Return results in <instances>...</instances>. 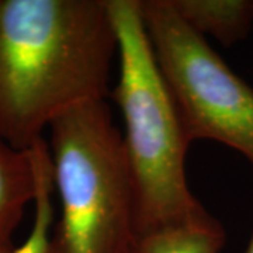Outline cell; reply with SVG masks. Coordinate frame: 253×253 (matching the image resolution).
<instances>
[{
  "label": "cell",
  "mask_w": 253,
  "mask_h": 253,
  "mask_svg": "<svg viewBox=\"0 0 253 253\" xmlns=\"http://www.w3.org/2000/svg\"><path fill=\"white\" fill-rule=\"evenodd\" d=\"M245 253H253V236H252V239H251V242H249V246H248V249H246V252Z\"/></svg>",
  "instance_id": "cell-9"
},
{
  "label": "cell",
  "mask_w": 253,
  "mask_h": 253,
  "mask_svg": "<svg viewBox=\"0 0 253 253\" xmlns=\"http://www.w3.org/2000/svg\"><path fill=\"white\" fill-rule=\"evenodd\" d=\"M118 41L110 97L124 120L123 142L134 193V235L204 221L211 214L186 176L190 142L156 65L139 0H109Z\"/></svg>",
  "instance_id": "cell-2"
},
{
  "label": "cell",
  "mask_w": 253,
  "mask_h": 253,
  "mask_svg": "<svg viewBox=\"0 0 253 253\" xmlns=\"http://www.w3.org/2000/svg\"><path fill=\"white\" fill-rule=\"evenodd\" d=\"M46 148H41L37 152V170H38V187L34 200V219L31 231L26 241L11 253H46L51 226L54 222V173L52 162Z\"/></svg>",
  "instance_id": "cell-8"
},
{
  "label": "cell",
  "mask_w": 253,
  "mask_h": 253,
  "mask_svg": "<svg viewBox=\"0 0 253 253\" xmlns=\"http://www.w3.org/2000/svg\"><path fill=\"white\" fill-rule=\"evenodd\" d=\"M156 65L190 142L214 141L253 166V87L173 9L139 0Z\"/></svg>",
  "instance_id": "cell-4"
},
{
  "label": "cell",
  "mask_w": 253,
  "mask_h": 253,
  "mask_svg": "<svg viewBox=\"0 0 253 253\" xmlns=\"http://www.w3.org/2000/svg\"><path fill=\"white\" fill-rule=\"evenodd\" d=\"M48 131L61 218L46 253H126L134 238V193L107 100L68 110Z\"/></svg>",
  "instance_id": "cell-3"
},
{
  "label": "cell",
  "mask_w": 253,
  "mask_h": 253,
  "mask_svg": "<svg viewBox=\"0 0 253 253\" xmlns=\"http://www.w3.org/2000/svg\"><path fill=\"white\" fill-rule=\"evenodd\" d=\"M0 253H9V252H4V251H0Z\"/></svg>",
  "instance_id": "cell-10"
},
{
  "label": "cell",
  "mask_w": 253,
  "mask_h": 253,
  "mask_svg": "<svg viewBox=\"0 0 253 253\" xmlns=\"http://www.w3.org/2000/svg\"><path fill=\"white\" fill-rule=\"evenodd\" d=\"M37 145V144H36ZM36 145L17 149L0 134V251H14V234L38 187Z\"/></svg>",
  "instance_id": "cell-5"
},
{
  "label": "cell",
  "mask_w": 253,
  "mask_h": 253,
  "mask_svg": "<svg viewBox=\"0 0 253 253\" xmlns=\"http://www.w3.org/2000/svg\"><path fill=\"white\" fill-rule=\"evenodd\" d=\"M109 0H0V134L31 149L59 116L110 97Z\"/></svg>",
  "instance_id": "cell-1"
},
{
  "label": "cell",
  "mask_w": 253,
  "mask_h": 253,
  "mask_svg": "<svg viewBox=\"0 0 253 253\" xmlns=\"http://www.w3.org/2000/svg\"><path fill=\"white\" fill-rule=\"evenodd\" d=\"M225 241L224 226L211 215L199 222L134 235L126 253H219Z\"/></svg>",
  "instance_id": "cell-7"
},
{
  "label": "cell",
  "mask_w": 253,
  "mask_h": 253,
  "mask_svg": "<svg viewBox=\"0 0 253 253\" xmlns=\"http://www.w3.org/2000/svg\"><path fill=\"white\" fill-rule=\"evenodd\" d=\"M190 27L222 45L248 37L253 26V0H169Z\"/></svg>",
  "instance_id": "cell-6"
}]
</instances>
